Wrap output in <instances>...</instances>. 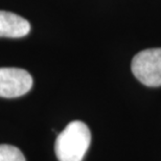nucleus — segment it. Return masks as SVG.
<instances>
[{
  "label": "nucleus",
  "mask_w": 161,
  "mask_h": 161,
  "mask_svg": "<svg viewBox=\"0 0 161 161\" xmlns=\"http://www.w3.org/2000/svg\"><path fill=\"white\" fill-rule=\"evenodd\" d=\"M31 24L21 16L0 11V37L22 38L30 33Z\"/></svg>",
  "instance_id": "nucleus-4"
},
{
  "label": "nucleus",
  "mask_w": 161,
  "mask_h": 161,
  "mask_svg": "<svg viewBox=\"0 0 161 161\" xmlns=\"http://www.w3.org/2000/svg\"><path fill=\"white\" fill-rule=\"evenodd\" d=\"M91 133L86 124L75 120L67 125L56 140V155L59 161H82L90 146Z\"/></svg>",
  "instance_id": "nucleus-1"
},
{
  "label": "nucleus",
  "mask_w": 161,
  "mask_h": 161,
  "mask_svg": "<svg viewBox=\"0 0 161 161\" xmlns=\"http://www.w3.org/2000/svg\"><path fill=\"white\" fill-rule=\"evenodd\" d=\"M33 87V78L26 70L13 67L0 68V97L22 96Z\"/></svg>",
  "instance_id": "nucleus-3"
},
{
  "label": "nucleus",
  "mask_w": 161,
  "mask_h": 161,
  "mask_svg": "<svg viewBox=\"0 0 161 161\" xmlns=\"http://www.w3.org/2000/svg\"><path fill=\"white\" fill-rule=\"evenodd\" d=\"M0 161H26L18 147L9 144H0Z\"/></svg>",
  "instance_id": "nucleus-5"
},
{
  "label": "nucleus",
  "mask_w": 161,
  "mask_h": 161,
  "mask_svg": "<svg viewBox=\"0 0 161 161\" xmlns=\"http://www.w3.org/2000/svg\"><path fill=\"white\" fill-rule=\"evenodd\" d=\"M132 72L147 87L161 86V48H150L138 53L131 64Z\"/></svg>",
  "instance_id": "nucleus-2"
}]
</instances>
